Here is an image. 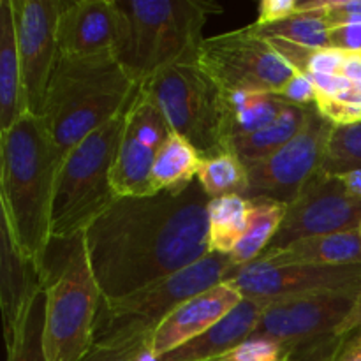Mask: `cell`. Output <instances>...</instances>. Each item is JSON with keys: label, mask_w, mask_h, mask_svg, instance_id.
<instances>
[{"label": "cell", "mask_w": 361, "mask_h": 361, "mask_svg": "<svg viewBox=\"0 0 361 361\" xmlns=\"http://www.w3.org/2000/svg\"><path fill=\"white\" fill-rule=\"evenodd\" d=\"M208 203L197 180L180 192L118 197L83 233L102 300L126 298L212 254Z\"/></svg>", "instance_id": "1"}, {"label": "cell", "mask_w": 361, "mask_h": 361, "mask_svg": "<svg viewBox=\"0 0 361 361\" xmlns=\"http://www.w3.org/2000/svg\"><path fill=\"white\" fill-rule=\"evenodd\" d=\"M60 159L39 116L23 115L0 130V207L2 224L14 245L48 274L51 210Z\"/></svg>", "instance_id": "2"}, {"label": "cell", "mask_w": 361, "mask_h": 361, "mask_svg": "<svg viewBox=\"0 0 361 361\" xmlns=\"http://www.w3.org/2000/svg\"><path fill=\"white\" fill-rule=\"evenodd\" d=\"M137 81L129 76L115 53L59 56L39 118L60 159L88 134L118 116L129 104Z\"/></svg>", "instance_id": "3"}, {"label": "cell", "mask_w": 361, "mask_h": 361, "mask_svg": "<svg viewBox=\"0 0 361 361\" xmlns=\"http://www.w3.org/2000/svg\"><path fill=\"white\" fill-rule=\"evenodd\" d=\"M127 35L116 60L134 81H143L183 59H197L208 16L222 7L204 0H116Z\"/></svg>", "instance_id": "4"}, {"label": "cell", "mask_w": 361, "mask_h": 361, "mask_svg": "<svg viewBox=\"0 0 361 361\" xmlns=\"http://www.w3.org/2000/svg\"><path fill=\"white\" fill-rule=\"evenodd\" d=\"M127 109L129 104L63 157L53 197V242H67L83 235L118 200L111 185V168L126 127Z\"/></svg>", "instance_id": "5"}, {"label": "cell", "mask_w": 361, "mask_h": 361, "mask_svg": "<svg viewBox=\"0 0 361 361\" xmlns=\"http://www.w3.org/2000/svg\"><path fill=\"white\" fill-rule=\"evenodd\" d=\"M42 349L48 361H81L94 348L102 295L83 235L67 240L59 267H48Z\"/></svg>", "instance_id": "6"}, {"label": "cell", "mask_w": 361, "mask_h": 361, "mask_svg": "<svg viewBox=\"0 0 361 361\" xmlns=\"http://www.w3.org/2000/svg\"><path fill=\"white\" fill-rule=\"evenodd\" d=\"M235 268L231 257L208 254L185 270L133 293L126 298L102 300L95 324L94 345L118 348L148 341L162 321L182 303L228 277Z\"/></svg>", "instance_id": "7"}, {"label": "cell", "mask_w": 361, "mask_h": 361, "mask_svg": "<svg viewBox=\"0 0 361 361\" xmlns=\"http://www.w3.org/2000/svg\"><path fill=\"white\" fill-rule=\"evenodd\" d=\"M173 133L196 147L201 157L228 152L224 92L197 66L183 59L141 81Z\"/></svg>", "instance_id": "8"}, {"label": "cell", "mask_w": 361, "mask_h": 361, "mask_svg": "<svg viewBox=\"0 0 361 361\" xmlns=\"http://www.w3.org/2000/svg\"><path fill=\"white\" fill-rule=\"evenodd\" d=\"M196 60L224 94L243 90L277 94L296 73L254 25L204 37Z\"/></svg>", "instance_id": "9"}, {"label": "cell", "mask_w": 361, "mask_h": 361, "mask_svg": "<svg viewBox=\"0 0 361 361\" xmlns=\"http://www.w3.org/2000/svg\"><path fill=\"white\" fill-rule=\"evenodd\" d=\"M335 123L312 106L305 126L289 143L264 161L249 166L245 200H270L289 204L323 166Z\"/></svg>", "instance_id": "10"}, {"label": "cell", "mask_w": 361, "mask_h": 361, "mask_svg": "<svg viewBox=\"0 0 361 361\" xmlns=\"http://www.w3.org/2000/svg\"><path fill=\"white\" fill-rule=\"evenodd\" d=\"M361 197L348 190L341 176L316 173L288 204L274 242L263 254L275 252L303 238L360 228Z\"/></svg>", "instance_id": "11"}, {"label": "cell", "mask_w": 361, "mask_h": 361, "mask_svg": "<svg viewBox=\"0 0 361 361\" xmlns=\"http://www.w3.org/2000/svg\"><path fill=\"white\" fill-rule=\"evenodd\" d=\"M171 133L166 116L140 81L129 102L126 127L111 168V185L116 197L154 194L152 166Z\"/></svg>", "instance_id": "12"}, {"label": "cell", "mask_w": 361, "mask_h": 361, "mask_svg": "<svg viewBox=\"0 0 361 361\" xmlns=\"http://www.w3.org/2000/svg\"><path fill=\"white\" fill-rule=\"evenodd\" d=\"M13 9L25 109L41 116L60 56L56 30L62 0H13Z\"/></svg>", "instance_id": "13"}, {"label": "cell", "mask_w": 361, "mask_h": 361, "mask_svg": "<svg viewBox=\"0 0 361 361\" xmlns=\"http://www.w3.org/2000/svg\"><path fill=\"white\" fill-rule=\"evenodd\" d=\"M243 296L259 300H282L291 296L326 291L361 289V264H267L261 261L233 268L224 279Z\"/></svg>", "instance_id": "14"}, {"label": "cell", "mask_w": 361, "mask_h": 361, "mask_svg": "<svg viewBox=\"0 0 361 361\" xmlns=\"http://www.w3.org/2000/svg\"><path fill=\"white\" fill-rule=\"evenodd\" d=\"M361 289L271 300L250 337H264L282 345L334 334L351 312Z\"/></svg>", "instance_id": "15"}, {"label": "cell", "mask_w": 361, "mask_h": 361, "mask_svg": "<svg viewBox=\"0 0 361 361\" xmlns=\"http://www.w3.org/2000/svg\"><path fill=\"white\" fill-rule=\"evenodd\" d=\"M127 18L116 0L62 2L59 18V51L63 56H90L120 51Z\"/></svg>", "instance_id": "16"}, {"label": "cell", "mask_w": 361, "mask_h": 361, "mask_svg": "<svg viewBox=\"0 0 361 361\" xmlns=\"http://www.w3.org/2000/svg\"><path fill=\"white\" fill-rule=\"evenodd\" d=\"M243 298L245 296L231 282L222 281L201 295L187 300L152 334L148 353L152 358H159L182 348L224 319Z\"/></svg>", "instance_id": "17"}, {"label": "cell", "mask_w": 361, "mask_h": 361, "mask_svg": "<svg viewBox=\"0 0 361 361\" xmlns=\"http://www.w3.org/2000/svg\"><path fill=\"white\" fill-rule=\"evenodd\" d=\"M0 307L6 344L20 331L32 302L46 288L48 274L18 250L6 226H0Z\"/></svg>", "instance_id": "18"}, {"label": "cell", "mask_w": 361, "mask_h": 361, "mask_svg": "<svg viewBox=\"0 0 361 361\" xmlns=\"http://www.w3.org/2000/svg\"><path fill=\"white\" fill-rule=\"evenodd\" d=\"M271 300L245 296L224 319L219 321L200 337L159 358H152L148 353L143 361H219L226 358L233 349L238 348L254 334Z\"/></svg>", "instance_id": "19"}, {"label": "cell", "mask_w": 361, "mask_h": 361, "mask_svg": "<svg viewBox=\"0 0 361 361\" xmlns=\"http://www.w3.org/2000/svg\"><path fill=\"white\" fill-rule=\"evenodd\" d=\"M257 261L267 264H361V229L303 238L275 252L263 254Z\"/></svg>", "instance_id": "20"}, {"label": "cell", "mask_w": 361, "mask_h": 361, "mask_svg": "<svg viewBox=\"0 0 361 361\" xmlns=\"http://www.w3.org/2000/svg\"><path fill=\"white\" fill-rule=\"evenodd\" d=\"M27 115L21 92L20 56L13 0H0V130Z\"/></svg>", "instance_id": "21"}, {"label": "cell", "mask_w": 361, "mask_h": 361, "mask_svg": "<svg viewBox=\"0 0 361 361\" xmlns=\"http://www.w3.org/2000/svg\"><path fill=\"white\" fill-rule=\"evenodd\" d=\"M310 109H312V106L288 104L284 111L279 115V118L271 122L270 126L263 127L252 134H247V136L229 140L228 150L235 154L247 168L257 164V162L274 155L277 150H281L286 143H289L302 130Z\"/></svg>", "instance_id": "22"}, {"label": "cell", "mask_w": 361, "mask_h": 361, "mask_svg": "<svg viewBox=\"0 0 361 361\" xmlns=\"http://www.w3.org/2000/svg\"><path fill=\"white\" fill-rule=\"evenodd\" d=\"M288 102L271 92H233L224 94L226 140L247 136L270 126L286 109Z\"/></svg>", "instance_id": "23"}, {"label": "cell", "mask_w": 361, "mask_h": 361, "mask_svg": "<svg viewBox=\"0 0 361 361\" xmlns=\"http://www.w3.org/2000/svg\"><path fill=\"white\" fill-rule=\"evenodd\" d=\"M201 154L192 143L180 134L171 133L155 157L150 173L152 190L155 192H180L197 180Z\"/></svg>", "instance_id": "24"}, {"label": "cell", "mask_w": 361, "mask_h": 361, "mask_svg": "<svg viewBox=\"0 0 361 361\" xmlns=\"http://www.w3.org/2000/svg\"><path fill=\"white\" fill-rule=\"evenodd\" d=\"M250 201V200H249ZM288 204L270 200H252L247 217V228L233 252L229 254L235 268L247 267L263 256L284 221Z\"/></svg>", "instance_id": "25"}, {"label": "cell", "mask_w": 361, "mask_h": 361, "mask_svg": "<svg viewBox=\"0 0 361 361\" xmlns=\"http://www.w3.org/2000/svg\"><path fill=\"white\" fill-rule=\"evenodd\" d=\"M250 201L224 196L208 203V247L212 254L229 256L247 228Z\"/></svg>", "instance_id": "26"}, {"label": "cell", "mask_w": 361, "mask_h": 361, "mask_svg": "<svg viewBox=\"0 0 361 361\" xmlns=\"http://www.w3.org/2000/svg\"><path fill=\"white\" fill-rule=\"evenodd\" d=\"M197 182L210 200L224 196H245L249 187V173L247 166L228 150L201 159Z\"/></svg>", "instance_id": "27"}, {"label": "cell", "mask_w": 361, "mask_h": 361, "mask_svg": "<svg viewBox=\"0 0 361 361\" xmlns=\"http://www.w3.org/2000/svg\"><path fill=\"white\" fill-rule=\"evenodd\" d=\"M254 28L263 37H277L310 49L330 48V25L321 14L298 11L286 20L271 25H256Z\"/></svg>", "instance_id": "28"}, {"label": "cell", "mask_w": 361, "mask_h": 361, "mask_svg": "<svg viewBox=\"0 0 361 361\" xmlns=\"http://www.w3.org/2000/svg\"><path fill=\"white\" fill-rule=\"evenodd\" d=\"M321 169L334 176L361 169V122L334 127Z\"/></svg>", "instance_id": "29"}, {"label": "cell", "mask_w": 361, "mask_h": 361, "mask_svg": "<svg viewBox=\"0 0 361 361\" xmlns=\"http://www.w3.org/2000/svg\"><path fill=\"white\" fill-rule=\"evenodd\" d=\"M46 289V288H44ZM46 317V293L41 291L32 302L20 331L7 342V361H48L42 349Z\"/></svg>", "instance_id": "30"}, {"label": "cell", "mask_w": 361, "mask_h": 361, "mask_svg": "<svg viewBox=\"0 0 361 361\" xmlns=\"http://www.w3.org/2000/svg\"><path fill=\"white\" fill-rule=\"evenodd\" d=\"M298 11L321 14L331 28L361 23V0H303Z\"/></svg>", "instance_id": "31"}, {"label": "cell", "mask_w": 361, "mask_h": 361, "mask_svg": "<svg viewBox=\"0 0 361 361\" xmlns=\"http://www.w3.org/2000/svg\"><path fill=\"white\" fill-rule=\"evenodd\" d=\"M229 361H282L284 345L264 337H249L233 349L226 358Z\"/></svg>", "instance_id": "32"}, {"label": "cell", "mask_w": 361, "mask_h": 361, "mask_svg": "<svg viewBox=\"0 0 361 361\" xmlns=\"http://www.w3.org/2000/svg\"><path fill=\"white\" fill-rule=\"evenodd\" d=\"M148 341L133 342L118 348L94 345L81 361H143L148 356Z\"/></svg>", "instance_id": "33"}, {"label": "cell", "mask_w": 361, "mask_h": 361, "mask_svg": "<svg viewBox=\"0 0 361 361\" xmlns=\"http://www.w3.org/2000/svg\"><path fill=\"white\" fill-rule=\"evenodd\" d=\"M279 97L288 104L295 106H316L317 104V90L305 73H295V76L277 92Z\"/></svg>", "instance_id": "34"}, {"label": "cell", "mask_w": 361, "mask_h": 361, "mask_svg": "<svg viewBox=\"0 0 361 361\" xmlns=\"http://www.w3.org/2000/svg\"><path fill=\"white\" fill-rule=\"evenodd\" d=\"M349 53L334 48L312 49L305 74H342Z\"/></svg>", "instance_id": "35"}, {"label": "cell", "mask_w": 361, "mask_h": 361, "mask_svg": "<svg viewBox=\"0 0 361 361\" xmlns=\"http://www.w3.org/2000/svg\"><path fill=\"white\" fill-rule=\"evenodd\" d=\"M298 13L295 0H263L257 9L256 25H271Z\"/></svg>", "instance_id": "36"}, {"label": "cell", "mask_w": 361, "mask_h": 361, "mask_svg": "<svg viewBox=\"0 0 361 361\" xmlns=\"http://www.w3.org/2000/svg\"><path fill=\"white\" fill-rule=\"evenodd\" d=\"M330 48L344 53H361V23L330 28Z\"/></svg>", "instance_id": "37"}, {"label": "cell", "mask_w": 361, "mask_h": 361, "mask_svg": "<svg viewBox=\"0 0 361 361\" xmlns=\"http://www.w3.org/2000/svg\"><path fill=\"white\" fill-rule=\"evenodd\" d=\"M361 330V295L356 298L355 305H353L351 312H349V316L345 317L344 323L341 324V326L337 328V331L335 334L338 335H351L355 334V331Z\"/></svg>", "instance_id": "38"}, {"label": "cell", "mask_w": 361, "mask_h": 361, "mask_svg": "<svg viewBox=\"0 0 361 361\" xmlns=\"http://www.w3.org/2000/svg\"><path fill=\"white\" fill-rule=\"evenodd\" d=\"M337 361H361V330L351 334Z\"/></svg>", "instance_id": "39"}, {"label": "cell", "mask_w": 361, "mask_h": 361, "mask_svg": "<svg viewBox=\"0 0 361 361\" xmlns=\"http://www.w3.org/2000/svg\"><path fill=\"white\" fill-rule=\"evenodd\" d=\"M342 74L351 81H360L361 83V53H349Z\"/></svg>", "instance_id": "40"}, {"label": "cell", "mask_w": 361, "mask_h": 361, "mask_svg": "<svg viewBox=\"0 0 361 361\" xmlns=\"http://www.w3.org/2000/svg\"><path fill=\"white\" fill-rule=\"evenodd\" d=\"M341 180L348 187V190H351L353 194L361 197V169L353 173H345V175L341 176Z\"/></svg>", "instance_id": "41"}, {"label": "cell", "mask_w": 361, "mask_h": 361, "mask_svg": "<svg viewBox=\"0 0 361 361\" xmlns=\"http://www.w3.org/2000/svg\"><path fill=\"white\" fill-rule=\"evenodd\" d=\"M219 361H229V360H219Z\"/></svg>", "instance_id": "42"}, {"label": "cell", "mask_w": 361, "mask_h": 361, "mask_svg": "<svg viewBox=\"0 0 361 361\" xmlns=\"http://www.w3.org/2000/svg\"><path fill=\"white\" fill-rule=\"evenodd\" d=\"M360 229H361V224H360Z\"/></svg>", "instance_id": "43"}]
</instances>
